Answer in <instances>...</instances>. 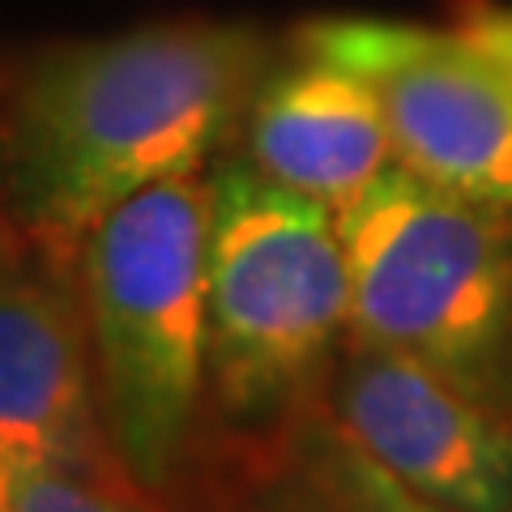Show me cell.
I'll return each mask as SVG.
<instances>
[{
  "label": "cell",
  "instance_id": "cell-3",
  "mask_svg": "<svg viewBox=\"0 0 512 512\" xmlns=\"http://www.w3.org/2000/svg\"><path fill=\"white\" fill-rule=\"evenodd\" d=\"M210 431H261L320 397L350 338L338 214L227 154L205 175Z\"/></svg>",
  "mask_w": 512,
  "mask_h": 512
},
{
  "label": "cell",
  "instance_id": "cell-5",
  "mask_svg": "<svg viewBox=\"0 0 512 512\" xmlns=\"http://www.w3.org/2000/svg\"><path fill=\"white\" fill-rule=\"evenodd\" d=\"M291 47L359 77L402 171L453 197L512 210V82L461 30L316 18L295 30Z\"/></svg>",
  "mask_w": 512,
  "mask_h": 512
},
{
  "label": "cell",
  "instance_id": "cell-10",
  "mask_svg": "<svg viewBox=\"0 0 512 512\" xmlns=\"http://www.w3.org/2000/svg\"><path fill=\"white\" fill-rule=\"evenodd\" d=\"M0 512H158L146 500L56 461L0 448Z\"/></svg>",
  "mask_w": 512,
  "mask_h": 512
},
{
  "label": "cell",
  "instance_id": "cell-6",
  "mask_svg": "<svg viewBox=\"0 0 512 512\" xmlns=\"http://www.w3.org/2000/svg\"><path fill=\"white\" fill-rule=\"evenodd\" d=\"M320 406L397 483L448 512H512V414L389 346L346 338Z\"/></svg>",
  "mask_w": 512,
  "mask_h": 512
},
{
  "label": "cell",
  "instance_id": "cell-1",
  "mask_svg": "<svg viewBox=\"0 0 512 512\" xmlns=\"http://www.w3.org/2000/svg\"><path fill=\"white\" fill-rule=\"evenodd\" d=\"M278 60L248 22H158L39 52L0 116V205L22 248L73 265L120 201L197 175Z\"/></svg>",
  "mask_w": 512,
  "mask_h": 512
},
{
  "label": "cell",
  "instance_id": "cell-9",
  "mask_svg": "<svg viewBox=\"0 0 512 512\" xmlns=\"http://www.w3.org/2000/svg\"><path fill=\"white\" fill-rule=\"evenodd\" d=\"M188 500L201 512H448L367 457L320 397L261 431H210Z\"/></svg>",
  "mask_w": 512,
  "mask_h": 512
},
{
  "label": "cell",
  "instance_id": "cell-8",
  "mask_svg": "<svg viewBox=\"0 0 512 512\" xmlns=\"http://www.w3.org/2000/svg\"><path fill=\"white\" fill-rule=\"evenodd\" d=\"M244 163L269 184L342 214L393 163L389 128L359 77L291 47L274 60L239 120Z\"/></svg>",
  "mask_w": 512,
  "mask_h": 512
},
{
  "label": "cell",
  "instance_id": "cell-4",
  "mask_svg": "<svg viewBox=\"0 0 512 512\" xmlns=\"http://www.w3.org/2000/svg\"><path fill=\"white\" fill-rule=\"evenodd\" d=\"M508 214L389 167L338 214L350 338L389 346L512 414Z\"/></svg>",
  "mask_w": 512,
  "mask_h": 512
},
{
  "label": "cell",
  "instance_id": "cell-12",
  "mask_svg": "<svg viewBox=\"0 0 512 512\" xmlns=\"http://www.w3.org/2000/svg\"><path fill=\"white\" fill-rule=\"evenodd\" d=\"M18 252H22V239H18V231L9 227V214H5V205H0V265L13 261Z\"/></svg>",
  "mask_w": 512,
  "mask_h": 512
},
{
  "label": "cell",
  "instance_id": "cell-7",
  "mask_svg": "<svg viewBox=\"0 0 512 512\" xmlns=\"http://www.w3.org/2000/svg\"><path fill=\"white\" fill-rule=\"evenodd\" d=\"M0 448L137 495L103 431L73 265L30 248L0 265Z\"/></svg>",
  "mask_w": 512,
  "mask_h": 512
},
{
  "label": "cell",
  "instance_id": "cell-2",
  "mask_svg": "<svg viewBox=\"0 0 512 512\" xmlns=\"http://www.w3.org/2000/svg\"><path fill=\"white\" fill-rule=\"evenodd\" d=\"M205 175L163 180L103 214L73 256L103 431L124 478L180 512L210 436Z\"/></svg>",
  "mask_w": 512,
  "mask_h": 512
},
{
  "label": "cell",
  "instance_id": "cell-11",
  "mask_svg": "<svg viewBox=\"0 0 512 512\" xmlns=\"http://www.w3.org/2000/svg\"><path fill=\"white\" fill-rule=\"evenodd\" d=\"M453 30H461L478 52H487L495 69L512 82V5L504 0H457Z\"/></svg>",
  "mask_w": 512,
  "mask_h": 512
}]
</instances>
